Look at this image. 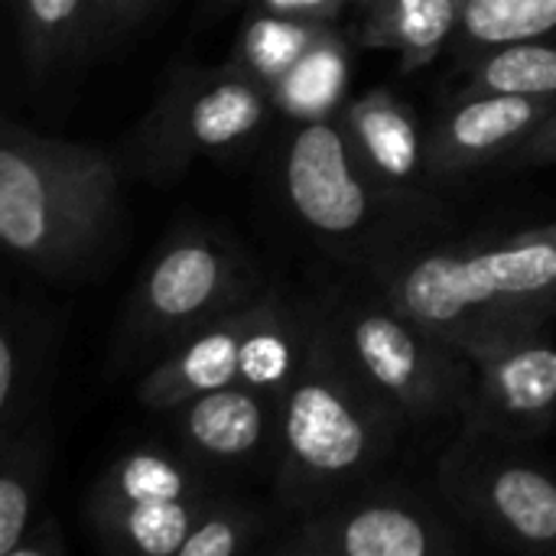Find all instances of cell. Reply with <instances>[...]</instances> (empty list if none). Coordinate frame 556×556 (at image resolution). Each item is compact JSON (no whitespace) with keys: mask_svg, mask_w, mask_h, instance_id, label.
I'll return each mask as SVG.
<instances>
[{"mask_svg":"<svg viewBox=\"0 0 556 556\" xmlns=\"http://www.w3.org/2000/svg\"><path fill=\"white\" fill-rule=\"evenodd\" d=\"M368 287L453 349L541 329L556 306V222L492 238L401 244L368 261Z\"/></svg>","mask_w":556,"mask_h":556,"instance_id":"1","label":"cell"},{"mask_svg":"<svg viewBox=\"0 0 556 556\" xmlns=\"http://www.w3.org/2000/svg\"><path fill=\"white\" fill-rule=\"evenodd\" d=\"M407 424L362 381L336 342L326 306L309 303L303 362L280 394L274 498L306 515L378 476Z\"/></svg>","mask_w":556,"mask_h":556,"instance_id":"2","label":"cell"},{"mask_svg":"<svg viewBox=\"0 0 556 556\" xmlns=\"http://www.w3.org/2000/svg\"><path fill=\"white\" fill-rule=\"evenodd\" d=\"M121 215L114 160L88 143L0 124V251L46 274L101 254Z\"/></svg>","mask_w":556,"mask_h":556,"instance_id":"3","label":"cell"},{"mask_svg":"<svg viewBox=\"0 0 556 556\" xmlns=\"http://www.w3.org/2000/svg\"><path fill=\"white\" fill-rule=\"evenodd\" d=\"M280 189L293 218L326 248L375 261L430 215L424 192L388 189L355 153L336 117L303 121L280 160Z\"/></svg>","mask_w":556,"mask_h":556,"instance_id":"4","label":"cell"},{"mask_svg":"<svg viewBox=\"0 0 556 556\" xmlns=\"http://www.w3.org/2000/svg\"><path fill=\"white\" fill-rule=\"evenodd\" d=\"M323 306L352 368L407 427L459 424L472 391V362L459 349L375 287L323 300Z\"/></svg>","mask_w":556,"mask_h":556,"instance_id":"5","label":"cell"},{"mask_svg":"<svg viewBox=\"0 0 556 556\" xmlns=\"http://www.w3.org/2000/svg\"><path fill=\"white\" fill-rule=\"evenodd\" d=\"M437 492L489 544L556 556V466L534 443L459 427L437 463Z\"/></svg>","mask_w":556,"mask_h":556,"instance_id":"6","label":"cell"},{"mask_svg":"<svg viewBox=\"0 0 556 556\" xmlns=\"http://www.w3.org/2000/svg\"><path fill=\"white\" fill-rule=\"evenodd\" d=\"M456 521L397 482H365L306 515L264 551L274 556H450Z\"/></svg>","mask_w":556,"mask_h":556,"instance_id":"7","label":"cell"},{"mask_svg":"<svg viewBox=\"0 0 556 556\" xmlns=\"http://www.w3.org/2000/svg\"><path fill=\"white\" fill-rule=\"evenodd\" d=\"M270 114L267 88L235 62L182 68L140 124L137 147L150 169L182 173L199 156L248 143Z\"/></svg>","mask_w":556,"mask_h":556,"instance_id":"8","label":"cell"},{"mask_svg":"<svg viewBox=\"0 0 556 556\" xmlns=\"http://www.w3.org/2000/svg\"><path fill=\"white\" fill-rule=\"evenodd\" d=\"M254 296L257 270L241 248L208 231H186L143 270L130 303V326L147 339L176 342Z\"/></svg>","mask_w":556,"mask_h":556,"instance_id":"9","label":"cell"},{"mask_svg":"<svg viewBox=\"0 0 556 556\" xmlns=\"http://www.w3.org/2000/svg\"><path fill=\"white\" fill-rule=\"evenodd\" d=\"M463 355L472 362V391L459 427L534 443L556 424V339L541 329L495 332Z\"/></svg>","mask_w":556,"mask_h":556,"instance_id":"10","label":"cell"},{"mask_svg":"<svg viewBox=\"0 0 556 556\" xmlns=\"http://www.w3.org/2000/svg\"><path fill=\"white\" fill-rule=\"evenodd\" d=\"M556 108V98L469 94L450 98L427 130V182H459L505 163Z\"/></svg>","mask_w":556,"mask_h":556,"instance_id":"11","label":"cell"},{"mask_svg":"<svg viewBox=\"0 0 556 556\" xmlns=\"http://www.w3.org/2000/svg\"><path fill=\"white\" fill-rule=\"evenodd\" d=\"M182 450L208 466H248L274 453L280 397L248 384L195 394L169 410Z\"/></svg>","mask_w":556,"mask_h":556,"instance_id":"12","label":"cell"},{"mask_svg":"<svg viewBox=\"0 0 556 556\" xmlns=\"http://www.w3.org/2000/svg\"><path fill=\"white\" fill-rule=\"evenodd\" d=\"M257 296L248 300L244 306L192 329L189 336L176 339L173 352H166V358L143 375V381L137 388L140 404L150 410L169 414L176 404H182L195 394L241 384L244 339H248V329L257 313Z\"/></svg>","mask_w":556,"mask_h":556,"instance_id":"13","label":"cell"},{"mask_svg":"<svg viewBox=\"0 0 556 556\" xmlns=\"http://www.w3.org/2000/svg\"><path fill=\"white\" fill-rule=\"evenodd\" d=\"M358 160L397 192H424L427 182V134L417 111L388 85L368 88L336 114Z\"/></svg>","mask_w":556,"mask_h":556,"instance_id":"14","label":"cell"},{"mask_svg":"<svg viewBox=\"0 0 556 556\" xmlns=\"http://www.w3.org/2000/svg\"><path fill=\"white\" fill-rule=\"evenodd\" d=\"M352 13L355 46L388 49L401 59V72H420L450 49L463 0H355Z\"/></svg>","mask_w":556,"mask_h":556,"instance_id":"15","label":"cell"},{"mask_svg":"<svg viewBox=\"0 0 556 556\" xmlns=\"http://www.w3.org/2000/svg\"><path fill=\"white\" fill-rule=\"evenodd\" d=\"M352 36L329 23L270 88L274 111L303 121L336 117L352 88Z\"/></svg>","mask_w":556,"mask_h":556,"instance_id":"16","label":"cell"},{"mask_svg":"<svg viewBox=\"0 0 556 556\" xmlns=\"http://www.w3.org/2000/svg\"><path fill=\"white\" fill-rule=\"evenodd\" d=\"M199 495H208V485L199 476L192 456H176L156 446H143L117 456L101 472L88 498V518H101L140 502H169V498H199Z\"/></svg>","mask_w":556,"mask_h":556,"instance_id":"17","label":"cell"},{"mask_svg":"<svg viewBox=\"0 0 556 556\" xmlns=\"http://www.w3.org/2000/svg\"><path fill=\"white\" fill-rule=\"evenodd\" d=\"M469 94L556 98V33L502 42L459 62L450 98Z\"/></svg>","mask_w":556,"mask_h":556,"instance_id":"18","label":"cell"},{"mask_svg":"<svg viewBox=\"0 0 556 556\" xmlns=\"http://www.w3.org/2000/svg\"><path fill=\"white\" fill-rule=\"evenodd\" d=\"M554 33L556 0H463L459 29L446 52L456 62H466L502 42Z\"/></svg>","mask_w":556,"mask_h":556,"instance_id":"19","label":"cell"},{"mask_svg":"<svg viewBox=\"0 0 556 556\" xmlns=\"http://www.w3.org/2000/svg\"><path fill=\"white\" fill-rule=\"evenodd\" d=\"M49 469L42 430H16L0 443V556L13 554L33 525V508Z\"/></svg>","mask_w":556,"mask_h":556,"instance_id":"20","label":"cell"},{"mask_svg":"<svg viewBox=\"0 0 556 556\" xmlns=\"http://www.w3.org/2000/svg\"><path fill=\"white\" fill-rule=\"evenodd\" d=\"M326 26L329 23H319V20H300V16H283V13L251 10L248 23L238 33L231 62L238 68H244L251 78H257L270 94L274 81L283 78V72L309 49V42Z\"/></svg>","mask_w":556,"mask_h":556,"instance_id":"21","label":"cell"},{"mask_svg":"<svg viewBox=\"0 0 556 556\" xmlns=\"http://www.w3.org/2000/svg\"><path fill=\"white\" fill-rule=\"evenodd\" d=\"M26 62L36 72L72 55L101 29V0H16Z\"/></svg>","mask_w":556,"mask_h":556,"instance_id":"22","label":"cell"},{"mask_svg":"<svg viewBox=\"0 0 556 556\" xmlns=\"http://www.w3.org/2000/svg\"><path fill=\"white\" fill-rule=\"evenodd\" d=\"M267 534V515L248 502L212 498L189 531L179 556H238L257 547Z\"/></svg>","mask_w":556,"mask_h":556,"instance_id":"23","label":"cell"},{"mask_svg":"<svg viewBox=\"0 0 556 556\" xmlns=\"http://www.w3.org/2000/svg\"><path fill=\"white\" fill-rule=\"evenodd\" d=\"M16 384H20V345L10 326L0 323V443L10 437V420L16 407Z\"/></svg>","mask_w":556,"mask_h":556,"instance_id":"24","label":"cell"},{"mask_svg":"<svg viewBox=\"0 0 556 556\" xmlns=\"http://www.w3.org/2000/svg\"><path fill=\"white\" fill-rule=\"evenodd\" d=\"M556 163V108L541 121V127L511 153L502 166L508 169H541Z\"/></svg>","mask_w":556,"mask_h":556,"instance_id":"25","label":"cell"},{"mask_svg":"<svg viewBox=\"0 0 556 556\" xmlns=\"http://www.w3.org/2000/svg\"><path fill=\"white\" fill-rule=\"evenodd\" d=\"M251 10L264 13H283L300 20H319V23H339L342 13L352 10L355 0H248Z\"/></svg>","mask_w":556,"mask_h":556,"instance_id":"26","label":"cell"},{"mask_svg":"<svg viewBox=\"0 0 556 556\" xmlns=\"http://www.w3.org/2000/svg\"><path fill=\"white\" fill-rule=\"evenodd\" d=\"M65 554V541L55 521L46 525H29V531L23 534V541L13 547L10 556H59Z\"/></svg>","mask_w":556,"mask_h":556,"instance_id":"27","label":"cell"},{"mask_svg":"<svg viewBox=\"0 0 556 556\" xmlns=\"http://www.w3.org/2000/svg\"><path fill=\"white\" fill-rule=\"evenodd\" d=\"M156 3L160 0H101V29H130L147 20Z\"/></svg>","mask_w":556,"mask_h":556,"instance_id":"28","label":"cell"},{"mask_svg":"<svg viewBox=\"0 0 556 556\" xmlns=\"http://www.w3.org/2000/svg\"><path fill=\"white\" fill-rule=\"evenodd\" d=\"M554 316H556V306H554Z\"/></svg>","mask_w":556,"mask_h":556,"instance_id":"29","label":"cell"}]
</instances>
